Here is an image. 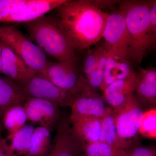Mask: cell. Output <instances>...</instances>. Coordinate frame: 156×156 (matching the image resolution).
Instances as JSON below:
<instances>
[{
    "instance_id": "obj_1",
    "label": "cell",
    "mask_w": 156,
    "mask_h": 156,
    "mask_svg": "<svg viewBox=\"0 0 156 156\" xmlns=\"http://www.w3.org/2000/svg\"><path fill=\"white\" fill-rule=\"evenodd\" d=\"M58 18L75 50H88L103 37L109 14L92 0L69 1L56 8Z\"/></svg>"
},
{
    "instance_id": "obj_2",
    "label": "cell",
    "mask_w": 156,
    "mask_h": 156,
    "mask_svg": "<svg viewBox=\"0 0 156 156\" xmlns=\"http://www.w3.org/2000/svg\"><path fill=\"white\" fill-rule=\"evenodd\" d=\"M119 4L126 20L130 58L140 64L156 46V34L150 27V1L126 0Z\"/></svg>"
},
{
    "instance_id": "obj_3",
    "label": "cell",
    "mask_w": 156,
    "mask_h": 156,
    "mask_svg": "<svg viewBox=\"0 0 156 156\" xmlns=\"http://www.w3.org/2000/svg\"><path fill=\"white\" fill-rule=\"evenodd\" d=\"M23 26L30 38L49 55L59 62H75V48L58 17L44 15Z\"/></svg>"
},
{
    "instance_id": "obj_4",
    "label": "cell",
    "mask_w": 156,
    "mask_h": 156,
    "mask_svg": "<svg viewBox=\"0 0 156 156\" xmlns=\"http://www.w3.org/2000/svg\"><path fill=\"white\" fill-rule=\"evenodd\" d=\"M142 105L133 94L122 108L113 112L115 126L122 150L136 146L135 141L144 113Z\"/></svg>"
},
{
    "instance_id": "obj_5",
    "label": "cell",
    "mask_w": 156,
    "mask_h": 156,
    "mask_svg": "<svg viewBox=\"0 0 156 156\" xmlns=\"http://www.w3.org/2000/svg\"><path fill=\"white\" fill-rule=\"evenodd\" d=\"M0 41L25 62L37 74L41 73L48 62L43 50L14 27H0Z\"/></svg>"
},
{
    "instance_id": "obj_6",
    "label": "cell",
    "mask_w": 156,
    "mask_h": 156,
    "mask_svg": "<svg viewBox=\"0 0 156 156\" xmlns=\"http://www.w3.org/2000/svg\"><path fill=\"white\" fill-rule=\"evenodd\" d=\"M103 37L105 44L102 47L107 54L130 61L128 30L125 17L119 9L109 14Z\"/></svg>"
},
{
    "instance_id": "obj_7",
    "label": "cell",
    "mask_w": 156,
    "mask_h": 156,
    "mask_svg": "<svg viewBox=\"0 0 156 156\" xmlns=\"http://www.w3.org/2000/svg\"><path fill=\"white\" fill-rule=\"evenodd\" d=\"M37 74L46 78L60 89L76 93L87 83L75 62L48 61L44 70Z\"/></svg>"
},
{
    "instance_id": "obj_8",
    "label": "cell",
    "mask_w": 156,
    "mask_h": 156,
    "mask_svg": "<svg viewBox=\"0 0 156 156\" xmlns=\"http://www.w3.org/2000/svg\"><path fill=\"white\" fill-rule=\"evenodd\" d=\"M20 87L27 98H35L49 101L60 108L71 106L78 93L60 89L37 74Z\"/></svg>"
},
{
    "instance_id": "obj_9",
    "label": "cell",
    "mask_w": 156,
    "mask_h": 156,
    "mask_svg": "<svg viewBox=\"0 0 156 156\" xmlns=\"http://www.w3.org/2000/svg\"><path fill=\"white\" fill-rule=\"evenodd\" d=\"M71 113L69 119L70 124L87 117L102 118L108 107L102 96L86 83L73 101Z\"/></svg>"
},
{
    "instance_id": "obj_10",
    "label": "cell",
    "mask_w": 156,
    "mask_h": 156,
    "mask_svg": "<svg viewBox=\"0 0 156 156\" xmlns=\"http://www.w3.org/2000/svg\"><path fill=\"white\" fill-rule=\"evenodd\" d=\"M27 120L50 131L56 128L62 114L58 105L49 101L27 98L23 103Z\"/></svg>"
},
{
    "instance_id": "obj_11",
    "label": "cell",
    "mask_w": 156,
    "mask_h": 156,
    "mask_svg": "<svg viewBox=\"0 0 156 156\" xmlns=\"http://www.w3.org/2000/svg\"><path fill=\"white\" fill-rule=\"evenodd\" d=\"M68 118L62 115L48 156H83L84 150L73 134Z\"/></svg>"
},
{
    "instance_id": "obj_12",
    "label": "cell",
    "mask_w": 156,
    "mask_h": 156,
    "mask_svg": "<svg viewBox=\"0 0 156 156\" xmlns=\"http://www.w3.org/2000/svg\"><path fill=\"white\" fill-rule=\"evenodd\" d=\"M2 45V73L18 84L23 86L37 73L1 41Z\"/></svg>"
},
{
    "instance_id": "obj_13",
    "label": "cell",
    "mask_w": 156,
    "mask_h": 156,
    "mask_svg": "<svg viewBox=\"0 0 156 156\" xmlns=\"http://www.w3.org/2000/svg\"><path fill=\"white\" fill-rule=\"evenodd\" d=\"M67 0H27L22 7L0 20V23H26L33 21L56 9Z\"/></svg>"
},
{
    "instance_id": "obj_14",
    "label": "cell",
    "mask_w": 156,
    "mask_h": 156,
    "mask_svg": "<svg viewBox=\"0 0 156 156\" xmlns=\"http://www.w3.org/2000/svg\"><path fill=\"white\" fill-rule=\"evenodd\" d=\"M137 74L124 80L115 81L104 90L102 97L105 102L112 107L114 112L122 108L134 94Z\"/></svg>"
},
{
    "instance_id": "obj_15",
    "label": "cell",
    "mask_w": 156,
    "mask_h": 156,
    "mask_svg": "<svg viewBox=\"0 0 156 156\" xmlns=\"http://www.w3.org/2000/svg\"><path fill=\"white\" fill-rule=\"evenodd\" d=\"M135 91L136 97L146 106H156V69H144L138 66Z\"/></svg>"
},
{
    "instance_id": "obj_16",
    "label": "cell",
    "mask_w": 156,
    "mask_h": 156,
    "mask_svg": "<svg viewBox=\"0 0 156 156\" xmlns=\"http://www.w3.org/2000/svg\"><path fill=\"white\" fill-rule=\"evenodd\" d=\"M101 123V118L87 117L72 123L73 134L84 150L86 146L99 141Z\"/></svg>"
},
{
    "instance_id": "obj_17",
    "label": "cell",
    "mask_w": 156,
    "mask_h": 156,
    "mask_svg": "<svg viewBox=\"0 0 156 156\" xmlns=\"http://www.w3.org/2000/svg\"><path fill=\"white\" fill-rule=\"evenodd\" d=\"M136 74L129 60L107 54L104 77L100 89L103 91L115 81L127 79Z\"/></svg>"
},
{
    "instance_id": "obj_18",
    "label": "cell",
    "mask_w": 156,
    "mask_h": 156,
    "mask_svg": "<svg viewBox=\"0 0 156 156\" xmlns=\"http://www.w3.org/2000/svg\"><path fill=\"white\" fill-rule=\"evenodd\" d=\"M27 98L20 86L7 77L0 76V122L9 108L23 104Z\"/></svg>"
},
{
    "instance_id": "obj_19",
    "label": "cell",
    "mask_w": 156,
    "mask_h": 156,
    "mask_svg": "<svg viewBox=\"0 0 156 156\" xmlns=\"http://www.w3.org/2000/svg\"><path fill=\"white\" fill-rule=\"evenodd\" d=\"M52 147L51 131L39 126L34 130L30 147L25 156H48Z\"/></svg>"
},
{
    "instance_id": "obj_20",
    "label": "cell",
    "mask_w": 156,
    "mask_h": 156,
    "mask_svg": "<svg viewBox=\"0 0 156 156\" xmlns=\"http://www.w3.org/2000/svg\"><path fill=\"white\" fill-rule=\"evenodd\" d=\"M27 121L23 104H16L9 108L2 120L3 128L12 135L26 126Z\"/></svg>"
},
{
    "instance_id": "obj_21",
    "label": "cell",
    "mask_w": 156,
    "mask_h": 156,
    "mask_svg": "<svg viewBox=\"0 0 156 156\" xmlns=\"http://www.w3.org/2000/svg\"><path fill=\"white\" fill-rule=\"evenodd\" d=\"M99 141L106 143L115 148L122 150L115 126L113 111L111 107H108L105 113L101 118Z\"/></svg>"
},
{
    "instance_id": "obj_22",
    "label": "cell",
    "mask_w": 156,
    "mask_h": 156,
    "mask_svg": "<svg viewBox=\"0 0 156 156\" xmlns=\"http://www.w3.org/2000/svg\"><path fill=\"white\" fill-rule=\"evenodd\" d=\"M35 128L32 125H26L8 138L11 140V147L17 155L25 156L30 147Z\"/></svg>"
},
{
    "instance_id": "obj_23",
    "label": "cell",
    "mask_w": 156,
    "mask_h": 156,
    "mask_svg": "<svg viewBox=\"0 0 156 156\" xmlns=\"http://www.w3.org/2000/svg\"><path fill=\"white\" fill-rule=\"evenodd\" d=\"M107 53L103 47L99 48V56L96 67L89 79L86 81L90 88L97 91L103 83Z\"/></svg>"
},
{
    "instance_id": "obj_24",
    "label": "cell",
    "mask_w": 156,
    "mask_h": 156,
    "mask_svg": "<svg viewBox=\"0 0 156 156\" xmlns=\"http://www.w3.org/2000/svg\"><path fill=\"white\" fill-rule=\"evenodd\" d=\"M139 134L150 139L156 138V109L152 108L144 112L140 127Z\"/></svg>"
},
{
    "instance_id": "obj_25",
    "label": "cell",
    "mask_w": 156,
    "mask_h": 156,
    "mask_svg": "<svg viewBox=\"0 0 156 156\" xmlns=\"http://www.w3.org/2000/svg\"><path fill=\"white\" fill-rule=\"evenodd\" d=\"M121 150L105 143L98 141L86 146L84 148V155L86 156H119Z\"/></svg>"
},
{
    "instance_id": "obj_26",
    "label": "cell",
    "mask_w": 156,
    "mask_h": 156,
    "mask_svg": "<svg viewBox=\"0 0 156 156\" xmlns=\"http://www.w3.org/2000/svg\"><path fill=\"white\" fill-rule=\"evenodd\" d=\"M100 46L92 49H88L87 56L83 65V71L81 72L82 75L86 81L94 72L97 66L98 61Z\"/></svg>"
},
{
    "instance_id": "obj_27",
    "label": "cell",
    "mask_w": 156,
    "mask_h": 156,
    "mask_svg": "<svg viewBox=\"0 0 156 156\" xmlns=\"http://www.w3.org/2000/svg\"><path fill=\"white\" fill-rule=\"evenodd\" d=\"M27 0H0V20L19 9Z\"/></svg>"
},
{
    "instance_id": "obj_28",
    "label": "cell",
    "mask_w": 156,
    "mask_h": 156,
    "mask_svg": "<svg viewBox=\"0 0 156 156\" xmlns=\"http://www.w3.org/2000/svg\"><path fill=\"white\" fill-rule=\"evenodd\" d=\"M156 148L137 147L122 150V156H156Z\"/></svg>"
},
{
    "instance_id": "obj_29",
    "label": "cell",
    "mask_w": 156,
    "mask_h": 156,
    "mask_svg": "<svg viewBox=\"0 0 156 156\" xmlns=\"http://www.w3.org/2000/svg\"><path fill=\"white\" fill-rule=\"evenodd\" d=\"M3 126L0 122V156H17L15 152L2 135Z\"/></svg>"
},
{
    "instance_id": "obj_30",
    "label": "cell",
    "mask_w": 156,
    "mask_h": 156,
    "mask_svg": "<svg viewBox=\"0 0 156 156\" xmlns=\"http://www.w3.org/2000/svg\"><path fill=\"white\" fill-rule=\"evenodd\" d=\"M150 18L151 30L156 34V1H150Z\"/></svg>"
},
{
    "instance_id": "obj_31",
    "label": "cell",
    "mask_w": 156,
    "mask_h": 156,
    "mask_svg": "<svg viewBox=\"0 0 156 156\" xmlns=\"http://www.w3.org/2000/svg\"><path fill=\"white\" fill-rule=\"evenodd\" d=\"M92 2L99 9H113L114 7L117 4H119L120 1L116 0H92Z\"/></svg>"
},
{
    "instance_id": "obj_32",
    "label": "cell",
    "mask_w": 156,
    "mask_h": 156,
    "mask_svg": "<svg viewBox=\"0 0 156 156\" xmlns=\"http://www.w3.org/2000/svg\"><path fill=\"white\" fill-rule=\"evenodd\" d=\"M2 57L0 56V73H2Z\"/></svg>"
},
{
    "instance_id": "obj_33",
    "label": "cell",
    "mask_w": 156,
    "mask_h": 156,
    "mask_svg": "<svg viewBox=\"0 0 156 156\" xmlns=\"http://www.w3.org/2000/svg\"><path fill=\"white\" fill-rule=\"evenodd\" d=\"M122 151H121V154H120V156H122Z\"/></svg>"
},
{
    "instance_id": "obj_34",
    "label": "cell",
    "mask_w": 156,
    "mask_h": 156,
    "mask_svg": "<svg viewBox=\"0 0 156 156\" xmlns=\"http://www.w3.org/2000/svg\"><path fill=\"white\" fill-rule=\"evenodd\" d=\"M17 156H20L17 155Z\"/></svg>"
}]
</instances>
